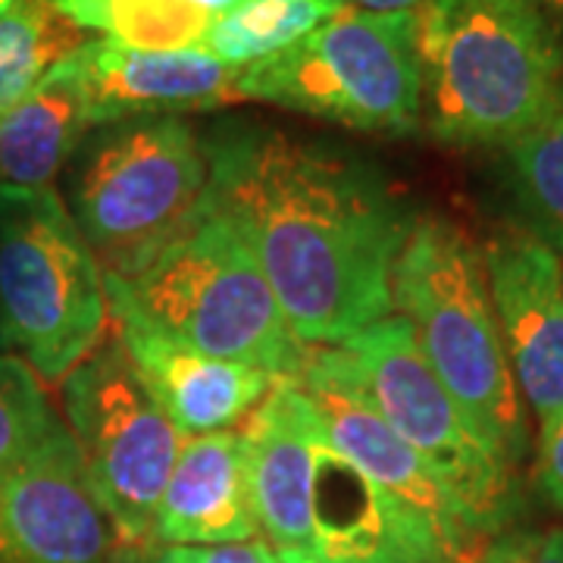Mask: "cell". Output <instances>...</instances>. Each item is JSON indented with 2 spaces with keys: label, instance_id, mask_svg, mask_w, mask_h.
Wrapping results in <instances>:
<instances>
[{
  "label": "cell",
  "instance_id": "f546056e",
  "mask_svg": "<svg viewBox=\"0 0 563 563\" xmlns=\"http://www.w3.org/2000/svg\"><path fill=\"white\" fill-rule=\"evenodd\" d=\"M10 351V342H7V325H3V310H0V354Z\"/></svg>",
  "mask_w": 563,
  "mask_h": 563
},
{
  "label": "cell",
  "instance_id": "4dcf8cb0",
  "mask_svg": "<svg viewBox=\"0 0 563 563\" xmlns=\"http://www.w3.org/2000/svg\"><path fill=\"white\" fill-rule=\"evenodd\" d=\"M13 3H16V0H0V13H3V10H10Z\"/></svg>",
  "mask_w": 563,
  "mask_h": 563
},
{
  "label": "cell",
  "instance_id": "44dd1931",
  "mask_svg": "<svg viewBox=\"0 0 563 563\" xmlns=\"http://www.w3.org/2000/svg\"><path fill=\"white\" fill-rule=\"evenodd\" d=\"M91 38L63 16L57 0H16L0 13V117L54 66Z\"/></svg>",
  "mask_w": 563,
  "mask_h": 563
},
{
  "label": "cell",
  "instance_id": "30bf717a",
  "mask_svg": "<svg viewBox=\"0 0 563 563\" xmlns=\"http://www.w3.org/2000/svg\"><path fill=\"white\" fill-rule=\"evenodd\" d=\"M295 383L301 385V391L313 404L325 442L373 483L383 485L388 495L420 514L442 539L451 563H476L492 539H485L476 529L463 504L429 470V463L329 369L317 347L307 351Z\"/></svg>",
  "mask_w": 563,
  "mask_h": 563
},
{
  "label": "cell",
  "instance_id": "ac0fdd59",
  "mask_svg": "<svg viewBox=\"0 0 563 563\" xmlns=\"http://www.w3.org/2000/svg\"><path fill=\"white\" fill-rule=\"evenodd\" d=\"M88 129L91 120L79 76L69 60H60L0 117V188H54Z\"/></svg>",
  "mask_w": 563,
  "mask_h": 563
},
{
  "label": "cell",
  "instance_id": "8992f818",
  "mask_svg": "<svg viewBox=\"0 0 563 563\" xmlns=\"http://www.w3.org/2000/svg\"><path fill=\"white\" fill-rule=\"evenodd\" d=\"M329 369L369 404L463 504L485 539L520 514L517 470L488 448L422 357L410 322L391 313L339 347H317Z\"/></svg>",
  "mask_w": 563,
  "mask_h": 563
},
{
  "label": "cell",
  "instance_id": "3957f363",
  "mask_svg": "<svg viewBox=\"0 0 563 563\" xmlns=\"http://www.w3.org/2000/svg\"><path fill=\"white\" fill-rule=\"evenodd\" d=\"M103 288L117 322L276 379H295L310 351L291 332L247 242L210 203L139 276H103Z\"/></svg>",
  "mask_w": 563,
  "mask_h": 563
},
{
  "label": "cell",
  "instance_id": "2e32d148",
  "mask_svg": "<svg viewBox=\"0 0 563 563\" xmlns=\"http://www.w3.org/2000/svg\"><path fill=\"white\" fill-rule=\"evenodd\" d=\"M117 335L181 439L229 432L276 383L263 369L207 357L135 322H117Z\"/></svg>",
  "mask_w": 563,
  "mask_h": 563
},
{
  "label": "cell",
  "instance_id": "f1b7e54d",
  "mask_svg": "<svg viewBox=\"0 0 563 563\" xmlns=\"http://www.w3.org/2000/svg\"><path fill=\"white\" fill-rule=\"evenodd\" d=\"M276 558H279V563H322L320 558H313L307 551H282Z\"/></svg>",
  "mask_w": 563,
  "mask_h": 563
},
{
  "label": "cell",
  "instance_id": "5bb4252c",
  "mask_svg": "<svg viewBox=\"0 0 563 563\" xmlns=\"http://www.w3.org/2000/svg\"><path fill=\"white\" fill-rule=\"evenodd\" d=\"M247 483L266 544L313 554V470L317 413L295 379H276L242 422Z\"/></svg>",
  "mask_w": 563,
  "mask_h": 563
},
{
  "label": "cell",
  "instance_id": "603a6c76",
  "mask_svg": "<svg viewBox=\"0 0 563 563\" xmlns=\"http://www.w3.org/2000/svg\"><path fill=\"white\" fill-rule=\"evenodd\" d=\"M60 417L20 354H0V476L38 448Z\"/></svg>",
  "mask_w": 563,
  "mask_h": 563
},
{
  "label": "cell",
  "instance_id": "ba28073f",
  "mask_svg": "<svg viewBox=\"0 0 563 563\" xmlns=\"http://www.w3.org/2000/svg\"><path fill=\"white\" fill-rule=\"evenodd\" d=\"M0 310L10 351L47 383L107 339L103 269L57 188H0Z\"/></svg>",
  "mask_w": 563,
  "mask_h": 563
},
{
  "label": "cell",
  "instance_id": "ffe728a7",
  "mask_svg": "<svg viewBox=\"0 0 563 563\" xmlns=\"http://www.w3.org/2000/svg\"><path fill=\"white\" fill-rule=\"evenodd\" d=\"M347 0H244L229 10L198 51L232 69L269 60L339 16Z\"/></svg>",
  "mask_w": 563,
  "mask_h": 563
},
{
  "label": "cell",
  "instance_id": "83f0119b",
  "mask_svg": "<svg viewBox=\"0 0 563 563\" xmlns=\"http://www.w3.org/2000/svg\"><path fill=\"white\" fill-rule=\"evenodd\" d=\"M351 7L361 10H383V13H398V10H417L422 0H347Z\"/></svg>",
  "mask_w": 563,
  "mask_h": 563
},
{
  "label": "cell",
  "instance_id": "9a60e30c",
  "mask_svg": "<svg viewBox=\"0 0 563 563\" xmlns=\"http://www.w3.org/2000/svg\"><path fill=\"white\" fill-rule=\"evenodd\" d=\"M313 558L322 563H451L435 529L342 457L322 432L313 470Z\"/></svg>",
  "mask_w": 563,
  "mask_h": 563
},
{
  "label": "cell",
  "instance_id": "5b68a950",
  "mask_svg": "<svg viewBox=\"0 0 563 563\" xmlns=\"http://www.w3.org/2000/svg\"><path fill=\"white\" fill-rule=\"evenodd\" d=\"M66 207L103 276L132 279L207 203L203 135L181 117L88 129L66 163Z\"/></svg>",
  "mask_w": 563,
  "mask_h": 563
},
{
  "label": "cell",
  "instance_id": "9c48e42d",
  "mask_svg": "<svg viewBox=\"0 0 563 563\" xmlns=\"http://www.w3.org/2000/svg\"><path fill=\"white\" fill-rule=\"evenodd\" d=\"M63 410L117 544L154 542V517L185 439L144 385L120 335L103 339L63 379Z\"/></svg>",
  "mask_w": 563,
  "mask_h": 563
},
{
  "label": "cell",
  "instance_id": "4316f807",
  "mask_svg": "<svg viewBox=\"0 0 563 563\" xmlns=\"http://www.w3.org/2000/svg\"><path fill=\"white\" fill-rule=\"evenodd\" d=\"M526 3L548 25V32L563 44V0H526Z\"/></svg>",
  "mask_w": 563,
  "mask_h": 563
},
{
  "label": "cell",
  "instance_id": "d6986e66",
  "mask_svg": "<svg viewBox=\"0 0 563 563\" xmlns=\"http://www.w3.org/2000/svg\"><path fill=\"white\" fill-rule=\"evenodd\" d=\"M239 3L244 0H57L81 32L139 51L198 47Z\"/></svg>",
  "mask_w": 563,
  "mask_h": 563
},
{
  "label": "cell",
  "instance_id": "d4e9b609",
  "mask_svg": "<svg viewBox=\"0 0 563 563\" xmlns=\"http://www.w3.org/2000/svg\"><path fill=\"white\" fill-rule=\"evenodd\" d=\"M476 563H563V529H504Z\"/></svg>",
  "mask_w": 563,
  "mask_h": 563
},
{
  "label": "cell",
  "instance_id": "7402d4cb",
  "mask_svg": "<svg viewBox=\"0 0 563 563\" xmlns=\"http://www.w3.org/2000/svg\"><path fill=\"white\" fill-rule=\"evenodd\" d=\"M501 151L523 229L563 261V103Z\"/></svg>",
  "mask_w": 563,
  "mask_h": 563
},
{
  "label": "cell",
  "instance_id": "cb8c5ba5",
  "mask_svg": "<svg viewBox=\"0 0 563 563\" xmlns=\"http://www.w3.org/2000/svg\"><path fill=\"white\" fill-rule=\"evenodd\" d=\"M110 563H279L263 539L239 544H135L113 548Z\"/></svg>",
  "mask_w": 563,
  "mask_h": 563
},
{
  "label": "cell",
  "instance_id": "277c9868",
  "mask_svg": "<svg viewBox=\"0 0 563 563\" xmlns=\"http://www.w3.org/2000/svg\"><path fill=\"white\" fill-rule=\"evenodd\" d=\"M391 313L410 322L439 383L488 448L517 470L529 454V420L504 351L483 247L444 217H413L395 263Z\"/></svg>",
  "mask_w": 563,
  "mask_h": 563
},
{
  "label": "cell",
  "instance_id": "484cf974",
  "mask_svg": "<svg viewBox=\"0 0 563 563\" xmlns=\"http://www.w3.org/2000/svg\"><path fill=\"white\" fill-rule=\"evenodd\" d=\"M536 492L551 510L563 514V413L539 429V457H536Z\"/></svg>",
  "mask_w": 563,
  "mask_h": 563
},
{
  "label": "cell",
  "instance_id": "7c38bea8",
  "mask_svg": "<svg viewBox=\"0 0 563 563\" xmlns=\"http://www.w3.org/2000/svg\"><path fill=\"white\" fill-rule=\"evenodd\" d=\"M483 263L520 398L542 429L563 413V261L523 225H504Z\"/></svg>",
  "mask_w": 563,
  "mask_h": 563
},
{
  "label": "cell",
  "instance_id": "6da1fadb",
  "mask_svg": "<svg viewBox=\"0 0 563 563\" xmlns=\"http://www.w3.org/2000/svg\"><path fill=\"white\" fill-rule=\"evenodd\" d=\"M207 203L235 225L303 347H339L391 317L413 217L357 151L254 120L203 132Z\"/></svg>",
  "mask_w": 563,
  "mask_h": 563
},
{
  "label": "cell",
  "instance_id": "4fadbf2b",
  "mask_svg": "<svg viewBox=\"0 0 563 563\" xmlns=\"http://www.w3.org/2000/svg\"><path fill=\"white\" fill-rule=\"evenodd\" d=\"M66 60L81 81L91 129L141 117H179L242 101V69L213 60L198 47L139 51L120 41L88 38Z\"/></svg>",
  "mask_w": 563,
  "mask_h": 563
},
{
  "label": "cell",
  "instance_id": "8fae6325",
  "mask_svg": "<svg viewBox=\"0 0 563 563\" xmlns=\"http://www.w3.org/2000/svg\"><path fill=\"white\" fill-rule=\"evenodd\" d=\"M117 536L95 501L69 429L0 476V563H110Z\"/></svg>",
  "mask_w": 563,
  "mask_h": 563
},
{
  "label": "cell",
  "instance_id": "7a4b0ae2",
  "mask_svg": "<svg viewBox=\"0 0 563 563\" xmlns=\"http://www.w3.org/2000/svg\"><path fill=\"white\" fill-rule=\"evenodd\" d=\"M422 129L451 147H507L563 103V44L526 0H422Z\"/></svg>",
  "mask_w": 563,
  "mask_h": 563
},
{
  "label": "cell",
  "instance_id": "52a82bcc",
  "mask_svg": "<svg viewBox=\"0 0 563 563\" xmlns=\"http://www.w3.org/2000/svg\"><path fill=\"white\" fill-rule=\"evenodd\" d=\"M239 95L354 132L410 135L422 129L417 16L347 3L295 47L242 69Z\"/></svg>",
  "mask_w": 563,
  "mask_h": 563
},
{
  "label": "cell",
  "instance_id": "e0dca14e",
  "mask_svg": "<svg viewBox=\"0 0 563 563\" xmlns=\"http://www.w3.org/2000/svg\"><path fill=\"white\" fill-rule=\"evenodd\" d=\"M261 539L242 432L185 439L154 517L157 544H239Z\"/></svg>",
  "mask_w": 563,
  "mask_h": 563
}]
</instances>
